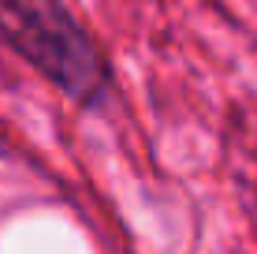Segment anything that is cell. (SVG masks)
Returning <instances> with one entry per match:
<instances>
[{
  "instance_id": "1",
  "label": "cell",
  "mask_w": 257,
  "mask_h": 254,
  "mask_svg": "<svg viewBox=\"0 0 257 254\" xmlns=\"http://www.w3.org/2000/svg\"><path fill=\"white\" fill-rule=\"evenodd\" d=\"M0 34L71 101L93 109L108 90V64L56 0H0Z\"/></svg>"
}]
</instances>
